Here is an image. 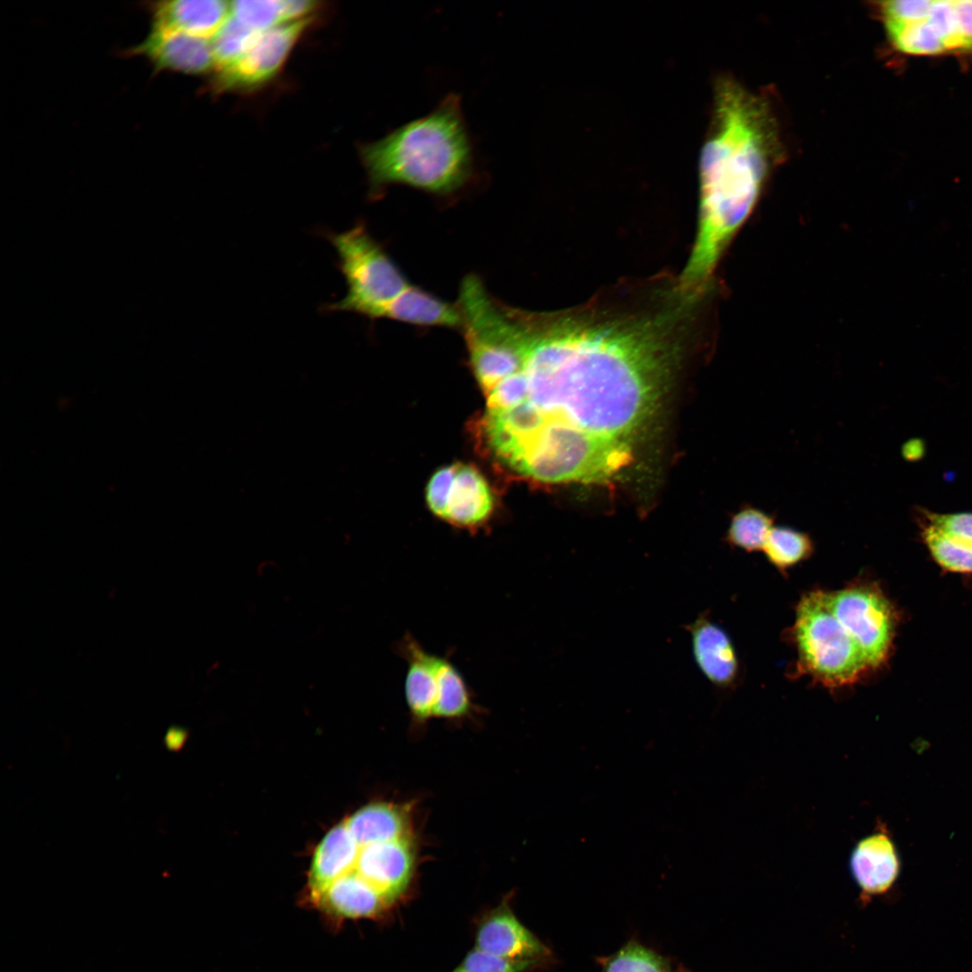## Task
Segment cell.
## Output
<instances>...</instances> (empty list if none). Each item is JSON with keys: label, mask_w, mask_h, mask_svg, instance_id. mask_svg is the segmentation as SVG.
<instances>
[{"label": "cell", "mask_w": 972, "mask_h": 972, "mask_svg": "<svg viewBox=\"0 0 972 972\" xmlns=\"http://www.w3.org/2000/svg\"><path fill=\"white\" fill-rule=\"evenodd\" d=\"M396 652L407 662L404 693L410 716L416 723L424 724L434 717L441 656L427 651L410 634L397 644Z\"/></svg>", "instance_id": "cell-13"}, {"label": "cell", "mask_w": 972, "mask_h": 972, "mask_svg": "<svg viewBox=\"0 0 972 972\" xmlns=\"http://www.w3.org/2000/svg\"><path fill=\"white\" fill-rule=\"evenodd\" d=\"M358 845L345 822L330 830L314 853L309 872L310 901L355 866Z\"/></svg>", "instance_id": "cell-19"}, {"label": "cell", "mask_w": 972, "mask_h": 972, "mask_svg": "<svg viewBox=\"0 0 972 972\" xmlns=\"http://www.w3.org/2000/svg\"><path fill=\"white\" fill-rule=\"evenodd\" d=\"M231 16L247 28L262 32L288 22L284 0H242L230 2Z\"/></svg>", "instance_id": "cell-26"}, {"label": "cell", "mask_w": 972, "mask_h": 972, "mask_svg": "<svg viewBox=\"0 0 972 972\" xmlns=\"http://www.w3.org/2000/svg\"><path fill=\"white\" fill-rule=\"evenodd\" d=\"M151 28L193 36L213 37L231 16L223 0H163L149 4Z\"/></svg>", "instance_id": "cell-15"}, {"label": "cell", "mask_w": 972, "mask_h": 972, "mask_svg": "<svg viewBox=\"0 0 972 972\" xmlns=\"http://www.w3.org/2000/svg\"><path fill=\"white\" fill-rule=\"evenodd\" d=\"M310 903L326 916L337 921L374 918L389 905L374 888L354 872L336 879Z\"/></svg>", "instance_id": "cell-17"}, {"label": "cell", "mask_w": 972, "mask_h": 972, "mask_svg": "<svg viewBox=\"0 0 972 972\" xmlns=\"http://www.w3.org/2000/svg\"><path fill=\"white\" fill-rule=\"evenodd\" d=\"M922 537L932 556L943 569L972 572V548L922 523Z\"/></svg>", "instance_id": "cell-25"}, {"label": "cell", "mask_w": 972, "mask_h": 972, "mask_svg": "<svg viewBox=\"0 0 972 972\" xmlns=\"http://www.w3.org/2000/svg\"><path fill=\"white\" fill-rule=\"evenodd\" d=\"M475 948L503 958L539 963L548 949L516 916L503 901L480 920Z\"/></svg>", "instance_id": "cell-12"}, {"label": "cell", "mask_w": 972, "mask_h": 972, "mask_svg": "<svg viewBox=\"0 0 972 972\" xmlns=\"http://www.w3.org/2000/svg\"><path fill=\"white\" fill-rule=\"evenodd\" d=\"M683 627L690 634L692 654L698 670L714 686L731 687L739 673V662L727 633L706 612Z\"/></svg>", "instance_id": "cell-14"}, {"label": "cell", "mask_w": 972, "mask_h": 972, "mask_svg": "<svg viewBox=\"0 0 972 972\" xmlns=\"http://www.w3.org/2000/svg\"><path fill=\"white\" fill-rule=\"evenodd\" d=\"M370 194L403 185L452 198L479 181L475 145L457 94L446 95L428 114L361 145Z\"/></svg>", "instance_id": "cell-3"}, {"label": "cell", "mask_w": 972, "mask_h": 972, "mask_svg": "<svg viewBox=\"0 0 972 972\" xmlns=\"http://www.w3.org/2000/svg\"><path fill=\"white\" fill-rule=\"evenodd\" d=\"M923 524H927L947 536L972 548V513H936L920 511Z\"/></svg>", "instance_id": "cell-29"}, {"label": "cell", "mask_w": 972, "mask_h": 972, "mask_svg": "<svg viewBox=\"0 0 972 972\" xmlns=\"http://www.w3.org/2000/svg\"><path fill=\"white\" fill-rule=\"evenodd\" d=\"M260 33L247 28L230 16L211 40L214 69L219 71L236 62L253 45Z\"/></svg>", "instance_id": "cell-24"}, {"label": "cell", "mask_w": 972, "mask_h": 972, "mask_svg": "<svg viewBox=\"0 0 972 972\" xmlns=\"http://www.w3.org/2000/svg\"><path fill=\"white\" fill-rule=\"evenodd\" d=\"M814 551L810 535L788 526H774L762 550L769 562L783 575L809 559Z\"/></svg>", "instance_id": "cell-22"}, {"label": "cell", "mask_w": 972, "mask_h": 972, "mask_svg": "<svg viewBox=\"0 0 972 972\" xmlns=\"http://www.w3.org/2000/svg\"><path fill=\"white\" fill-rule=\"evenodd\" d=\"M775 516L751 503H742L731 518L725 540L747 553L763 550L774 527Z\"/></svg>", "instance_id": "cell-21"}, {"label": "cell", "mask_w": 972, "mask_h": 972, "mask_svg": "<svg viewBox=\"0 0 972 972\" xmlns=\"http://www.w3.org/2000/svg\"><path fill=\"white\" fill-rule=\"evenodd\" d=\"M827 599L869 670L883 665L892 649L896 615L882 591L874 584L855 581L842 590L827 591Z\"/></svg>", "instance_id": "cell-7"}, {"label": "cell", "mask_w": 972, "mask_h": 972, "mask_svg": "<svg viewBox=\"0 0 972 972\" xmlns=\"http://www.w3.org/2000/svg\"><path fill=\"white\" fill-rule=\"evenodd\" d=\"M781 152L768 102L733 78H720L713 127L700 156L698 227L685 266L691 277H713L727 246L754 210Z\"/></svg>", "instance_id": "cell-2"}, {"label": "cell", "mask_w": 972, "mask_h": 972, "mask_svg": "<svg viewBox=\"0 0 972 972\" xmlns=\"http://www.w3.org/2000/svg\"><path fill=\"white\" fill-rule=\"evenodd\" d=\"M426 501L434 515L449 524L477 528L491 515L493 497L481 472L465 464L437 470L426 487Z\"/></svg>", "instance_id": "cell-8"}, {"label": "cell", "mask_w": 972, "mask_h": 972, "mask_svg": "<svg viewBox=\"0 0 972 972\" xmlns=\"http://www.w3.org/2000/svg\"><path fill=\"white\" fill-rule=\"evenodd\" d=\"M358 845L354 868L389 904L407 889L414 868L410 835L384 842Z\"/></svg>", "instance_id": "cell-10"}, {"label": "cell", "mask_w": 972, "mask_h": 972, "mask_svg": "<svg viewBox=\"0 0 972 972\" xmlns=\"http://www.w3.org/2000/svg\"><path fill=\"white\" fill-rule=\"evenodd\" d=\"M330 240L338 254L347 292L343 299L328 308L355 312L372 320L381 319L384 309L411 283L363 224L331 235Z\"/></svg>", "instance_id": "cell-6"}, {"label": "cell", "mask_w": 972, "mask_h": 972, "mask_svg": "<svg viewBox=\"0 0 972 972\" xmlns=\"http://www.w3.org/2000/svg\"><path fill=\"white\" fill-rule=\"evenodd\" d=\"M791 636L798 675L831 689L856 683L869 669L852 637L832 612L827 591L814 590L796 607Z\"/></svg>", "instance_id": "cell-4"}, {"label": "cell", "mask_w": 972, "mask_h": 972, "mask_svg": "<svg viewBox=\"0 0 972 972\" xmlns=\"http://www.w3.org/2000/svg\"><path fill=\"white\" fill-rule=\"evenodd\" d=\"M604 972H670L663 959L637 943H629L605 965Z\"/></svg>", "instance_id": "cell-27"}, {"label": "cell", "mask_w": 972, "mask_h": 972, "mask_svg": "<svg viewBox=\"0 0 972 972\" xmlns=\"http://www.w3.org/2000/svg\"><path fill=\"white\" fill-rule=\"evenodd\" d=\"M851 873L864 896L886 893L896 881L899 860L887 834L875 832L860 840L850 860Z\"/></svg>", "instance_id": "cell-16"}, {"label": "cell", "mask_w": 972, "mask_h": 972, "mask_svg": "<svg viewBox=\"0 0 972 972\" xmlns=\"http://www.w3.org/2000/svg\"><path fill=\"white\" fill-rule=\"evenodd\" d=\"M677 324L670 310L536 312L501 303L483 328L489 451L539 482H612L662 396L679 354Z\"/></svg>", "instance_id": "cell-1"}, {"label": "cell", "mask_w": 972, "mask_h": 972, "mask_svg": "<svg viewBox=\"0 0 972 972\" xmlns=\"http://www.w3.org/2000/svg\"><path fill=\"white\" fill-rule=\"evenodd\" d=\"M474 709L472 693L459 669L446 656L439 663V695L434 717L448 720L470 716Z\"/></svg>", "instance_id": "cell-23"}, {"label": "cell", "mask_w": 972, "mask_h": 972, "mask_svg": "<svg viewBox=\"0 0 972 972\" xmlns=\"http://www.w3.org/2000/svg\"><path fill=\"white\" fill-rule=\"evenodd\" d=\"M381 319L416 327L457 330L462 324L455 302H448L413 284L384 309Z\"/></svg>", "instance_id": "cell-18"}, {"label": "cell", "mask_w": 972, "mask_h": 972, "mask_svg": "<svg viewBox=\"0 0 972 972\" xmlns=\"http://www.w3.org/2000/svg\"><path fill=\"white\" fill-rule=\"evenodd\" d=\"M310 22L309 17L261 32L241 58L216 71V87L221 90L252 89L274 78Z\"/></svg>", "instance_id": "cell-9"}, {"label": "cell", "mask_w": 972, "mask_h": 972, "mask_svg": "<svg viewBox=\"0 0 972 972\" xmlns=\"http://www.w3.org/2000/svg\"><path fill=\"white\" fill-rule=\"evenodd\" d=\"M879 12L888 40L902 53H972V0L883 1Z\"/></svg>", "instance_id": "cell-5"}, {"label": "cell", "mask_w": 972, "mask_h": 972, "mask_svg": "<svg viewBox=\"0 0 972 972\" xmlns=\"http://www.w3.org/2000/svg\"><path fill=\"white\" fill-rule=\"evenodd\" d=\"M128 56L143 57L155 72L202 75L215 68L211 40L177 32L152 29Z\"/></svg>", "instance_id": "cell-11"}, {"label": "cell", "mask_w": 972, "mask_h": 972, "mask_svg": "<svg viewBox=\"0 0 972 972\" xmlns=\"http://www.w3.org/2000/svg\"><path fill=\"white\" fill-rule=\"evenodd\" d=\"M359 845L384 842L410 835L409 814L403 806L378 802L365 806L345 821Z\"/></svg>", "instance_id": "cell-20"}, {"label": "cell", "mask_w": 972, "mask_h": 972, "mask_svg": "<svg viewBox=\"0 0 972 972\" xmlns=\"http://www.w3.org/2000/svg\"><path fill=\"white\" fill-rule=\"evenodd\" d=\"M537 964L503 958L474 948L451 972H526Z\"/></svg>", "instance_id": "cell-28"}]
</instances>
